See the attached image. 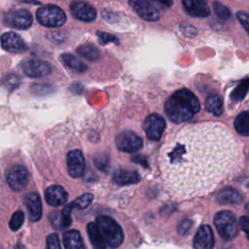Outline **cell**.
<instances>
[{
	"instance_id": "1",
	"label": "cell",
	"mask_w": 249,
	"mask_h": 249,
	"mask_svg": "<svg viewBox=\"0 0 249 249\" xmlns=\"http://www.w3.org/2000/svg\"><path fill=\"white\" fill-rule=\"evenodd\" d=\"M239 144L219 123L186 126L162 146L160 168L167 190L190 197L213 190L235 166Z\"/></svg>"
},
{
	"instance_id": "2",
	"label": "cell",
	"mask_w": 249,
	"mask_h": 249,
	"mask_svg": "<svg viewBox=\"0 0 249 249\" xmlns=\"http://www.w3.org/2000/svg\"><path fill=\"white\" fill-rule=\"evenodd\" d=\"M200 109V104L196 96L187 89H181L172 93L164 104V111L168 119L181 124L192 119Z\"/></svg>"
},
{
	"instance_id": "3",
	"label": "cell",
	"mask_w": 249,
	"mask_h": 249,
	"mask_svg": "<svg viewBox=\"0 0 249 249\" xmlns=\"http://www.w3.org/2000/svg\"><path fill=\"white\" fill-rule=\"evenodd\" d=\"M95 224L99 229L103 238L105 239L107 245L112 248H118L124 240V232L120 225L109 216H98L96 218Z\"/></svg>"
},
{
	"instance_id": "4",
	"label": "cell",
	"mask_w": 249,
	"mask_h": 249,
	"mask_svg": "<svg viewBox=\"0 0 249 249\" xmlns=\"http://www.w3.org/2000/svg\"><path fill=\"white\" fill-rule=\"evenodd\" d=\"M214 225L219 235L225 240H231L237 234V222L234 214L228 210L218 212L214 216Z\"/></svg>"
},
{
	"instance_id": "5",
	"label": "cell",
	"mask_w": 249,
	"mask_h": 249,
	"mask_svg": "<svg viewBox=\"0 0 249 249\" xmlns=\"http://www.w3.org/2000/svg\"><path fill=\"white\" fill-rule=\"evenodd\" d=\"M36 18L39 23L47 27H59L66 21L65 13L58 6L53 4L39 8L36 12Z\"/></svg>"
},
{
	"instance_id": "6",
	"label": "cell",
	"mask_w": 249,
	"mask_h": 249,
	"mask_svg": "<svg viewBox=\"0 0 249 249\" xmlns=\"http://www.w3.org/2000/svg\"><path fill=\"white\" fill-rule=\"evenodd\" d=\"M132 5L134 11L138 14L140 18L148 21H155L161 18L163 14V8L160 1H131L129 2Z\"/></svg>"
},
{
	"instance_id": "7",
	"label": "cell",
	"mask_w": 249,
	"mask_h": 249,
	"mask_svg": "<svg viewBox=\"0 0 249 249\" xmlns=\"http://www.w3.org/2000/svg\"><path fill=\"white\" fill-rule=\"evenodd\" d=\"M116 145L120 151L134 153L142 147L143 141L140 136L132 131H123L117 135Z\"/></svg>"
},
{
	"instance_id": "8",
	"label": "cell",
	"mask_w": 249,
	"mask_h": 249,
	"mask_svg": "<svg viewBox=\"0 0 249 249\" xmlns=\"http://www.w3.org/2000/svg\"><path fill=\"white\" fill-rule=\"evenodd\" d=\"M143 128L149 139L158 141L165 128V120L159 114L149 115L144 122Z\"/></svg>"
},
{
	"instance_id": "9",
	"label": "cell",
	"mask_w": 249,
	"mask_h": 249,
	"mask_svg": "<svg viewBox=\"0 0 249 249\" xmlns=\"http://www.w3.org/2000/svg\"><path fill=\"white\" fill-rule=\"evenodd\" d=\"M7 183L14 191H21L28 182V172L22 165L12 166L6 174Z\"/></svg>"
},
{
	"instance_id": "10",
	"label": "cell",
	"mask_w": 249,
	"mask_h": 249,
	"mask_svg": "<svg viewBox=\"0 0 249 249\" xmlns=\"http://www.w3.org/2000/svg\"><path fill=\"white\" fill-rule=\"evenodd\" d=\"M21 70L28 77L39 78L49 75L52 72V66L44 60L27 59L21 63Z\"/></svg>"
},
{
	"instance_id": "11",
	"label": "cell",
	"mask_w": 249,
	"mask_h": 249,
	"mask_svg": "<svg viewBox=\"0 0 249 249\" xmlns=\"http://www.w3.org/2000/svg\"><path fill=\"white\" fill-rule=\"evenodd\" d=\"M68 173L73 178L81 177L84 174L86 162L83 153L80 150H72L66 156Z\"/></svg>"
},
{
	"instance_id": "12",
	"label": "cell",
	"mask_w": 249,
	"mask_h": 249,
	"mask_svg": "<svg viewBox=\"0 0 249 249\" xmlns=\"http://www.w3.org/2000/svg\"><path fill=\"white\" fill-rule=\"evenodd\" d=\"M5 21L8 25L18 29H27L32 24L31 14L23 9L10 12L5 17Z\"/></svg>"
},
{
	"instance_id": "13",
	"label": "cell",
	"mask_w": 249,
	"mask_h": 249,
	"mask_svg": "<svg viewBox=\"0 0 249 249\" xmlns=\"http://www.w3.org/2000/svg\"><path fill=\"white\" fill-rule=\"evenodd\" d=\"M70 11L73 17L82 21H92L96 18V10L87 2L74 1L70 4Z\"/></svg>"
},
{
	"instance_id": "14",
	"label": "cell",
	"mask_w": 249,
	"mask_h": 249,
	"mask_svg": "<svg viewBox=\"0 0 249 249\" xmlns=\"http://www.w3.org/2000/svg\"><path fill=\"white\" fill-rule=\"evenodd\" d=\"M214 235L210 226L202 225L196 231L194 237L195 249H213L214 247Z\"/></svg>"
},
{
	"instance_id": "15",
	"label": "cell",
	"mask_w": 249,
	"mask_h": 249,
	"mask_svg": "<svg viewBox=\"0 0 249 249\" xmlns=\"http://www.w3.org/2000/svg\"><path fill=\"white\" fill-rule=\"evenodd\" d=\"M24 205L28 211L29 219L32 222H37L42 217V202L40 196L37 193H28L23 197Z\"/></svg>"
},
{
	"instance_id": "16",
	"label": "cell",
	"mask_w": 249,
	"mask_h": 249,
	"mask_svg": "<svg viewBox=\"0 0 249 249\" xmlns=\"http://www.w3.org/2000/svg\"><path fill=\"white\" fill-rule=\"evenodd\" d=\"M71 204H67L63 207L61 211H53L50 213L49 219L52 224V226L57 230H63L67 229L71 223V211H72Z\"/></svg>"
},
{
	"instance_id": "17",
	"label": "cell",
	"mask_w": 249,
	"mask_h": 249,
	"mask_svg": "<svg viewBox=\"0 0 249 249\" xmlns=\"http://www.w3.org/2000/svg\"><path fill=\"white\" fill-rule=\"evenodd\" d=\"M2 47L11 53H21L26 50V45L22 38L15 32H6L2 34L1 38Z\"/></svg>"
},
{
	"instance_id": "18",
	"label": "cell",
	"mask_w": 249,
	"mask_h": 249,
	"mask_svg": "<svg viewBox=\"0 0 249 249\" xmlns=\"http://www.w3.org/2000/svg\"><path fill=\"white\" fill-rule=\"evenodd\" d=\"M45 198L48 204L57 207L64 204L68 198L67 192L58 185L51 186L46 190Z\"/></svg>"
},
{
	"instance_id": "19",
	"label": "cell",
	"mask_w": 249,
	"mask_h": 249,
	"mask_svg": "<svg viewBox=\"0 0 249 249\" xmlns=\"http://www.w3.org/2000/svg\"><path fill=\"white\" fill-rule=\"evenodd\" d=\"M185 11L195 18H205L210 15V9L204 1L184 0L182 1Z\"/></svg>"
},
{
	"instance_id": "20",
	"label": "cell",
	"mask_w": 249,
	"mask_h": 249,
	"mask_svg": "<svg viewBox=\"0 0 249 249\" xmlns=\"http://www.w3.org/2000/svg\"><path fill=\"white\" fill-rule=\"evenodd\" d=\"M140 175L133 170L117 169L113 174V180L116 184L124 186L130 184H136L140 181Z\"/></svg>"
},
{
	"instance_id": "21",
	"label": "cell",
	"mask_w": 249,
	"mask_h": 249,
	"mask_svg": "<svg viewBox=\"0 0 249 249\" xmlns=\"http://www.w3.org/2000/svg\"><path fill=\"white\" fill-rule=\"evenodd\" d=\"M216 200L220 204H237L242 201V196L233 188H225L216 196Z\"/></svg>"
},
{
	"instance_id": "22",
	"label": "cell",
	"mask_w": 249,
	"mask_h": 249,
	"mask_svg": "<svg viewBox=\"0 0 249 249\" xmlns=\"http://www.w3.org/2000/svg\"><path fill=\"white\" fill-rule=\"evenodd\" d=\"M62 241L65 249H86L81 233L76 230H70L63 233Z\"/></svg>"
},
{
	"instance_id": "23",
	"label": "cell",
	"mask_w": 249,
	"mask_h": 249,
	"mask_svg": "<svg viewBox=\"0 0 249 249\" xmlns=\"http://www.w3.org/2000/svg\"><path fill=\"white\" fill-rule=\"evenodd\" d=\"M88 234L92 246L95 249H106L108 247L95 222H91L88 225Z\"/></svg>"
},
{
	"instance_id": "24",
	"label": "cell",
	"mask_w": 249,
	"mask_h": 249,
	"mask_svg": "<svg viewBox=\"0 0 249 249\" xmlns=\"http://www.w3.org/2000/svg\"><path fill=\"white\" fill-rule=\"evenodd\" d=\"M205 108L206 110L211 113L214 116H220L223 112V103H222V99L221 97L216 94H210L205 101Z\"/></svg>"
},
{
	"instance_id": "25",
	"label": "cell",
	"mask_w": 249,
	"mask_h": 249,
	"mask_svg": "<svg viewBox=\"0 0 249 249\" xmlns=\"http://www.w3.org/2000/svg\"><path fill=\"white\" fill-rule=\"evenodd\" d=\"M233 125L238 134L249 136V111L240 113L235 118Z\"/></svg>"
},
{
	"instance_id": "26",
	"label": "cell",
	"mask_w": 249,
	"mask_h": 249,
	"mask_svg": "<svg viewBox=\"0 0 249 249\" xmlns=\"http://www.w3.org/2000/svg\"><path fill=\"white\" fill-rule=\"evenodd\" d=\"M61 59L68 68L76 72H85L88 69V66L84 62L71 53H63L61 55Z\"/></svg>"
},
{
	"instance_id": "27",
	"label": "cell",
	"mask_w": 249,
	"mask_h": 249,
	"mask_svg": "<svg viewBox=\"0 0 249 249\" xmlns=\"http://www.w3.org/2000/svg\"><path fill=\"white\" fill-rule=\"evenodd\" d=\"M77 53L88 60H96L100 56L99 50L91 44H84L77 48Z\"/></svg>"
},
{
	"instance_id": "28",
	"label": "cell",
	"mask_w": 249,
	"mask_h": 249,
	"mask_svg": "<svg viewBox=\"0 0 249 249\" xmlns=\"http://www.w3.org/2000/svg\"><path fill=\"white\" fill-rule=\"evenodd\" d=\"M248 90H249V78L239 82L236 88L232 90L231 94V98L234 101H240L244 98Z\"/></svg>"
},
{
	"instance_id": "29",
	"label": "cell",
	"mask_w": 249,
	"mask_h": 249,
	"mask_svg": "<svg viewBox=\"0 0 249 249\" xmlns=\"http://www.w3.org/2000/svg\"><path fill=\"white\" fill-rule=\"evenodd\" d=\"M93 199V196L89 193H86L84 195H82L81 196H79L78 198H76L73 202H71V206L73 208H78V209H85L87 208L92 201Z\"/></svg>"
},
{
	"instance_id": "30",
	"label": "cell",
	"mask_w": 249,
	"mask_h": 249,
	"mask_svg": "<svg viewBox=\"0 0 249 249\" xmlns=\"http://www.w3.org/2000/svg\"><path fill=\"white\" fill-rule=\"evenodd\" d=\"M23 221H24V214H23V212L21 210H18L11 217L10 222H9V227H10V229L12 231H16L20 229V227L23 224Z\"/></svg>"
},
{
	"instance_id": "31",
	"label": "cell",
	"mask_w": 249,
	"mask_h": 249,
	"mask_svg": "<svg viewBox=\"0 0 249 249\" xmlns=\"http://www.w3.org/2000/svg\"><path fill=\"white\" fill-rule=\"evenodd\" d=\"M213 7H214L215 14L218 16L219 18L228 19L229 18H231V12L229 11V9L226 6L222 5L219 2H214Z\"/></svg>"
},
{
	"instance_id": "32",
	"label": "cell",
	"mask_w": 249,
	"mask_h": 249,
	"mask_svg": "<svg viewBox=\"0 0 249 249\" xmlns=\"http://www.w3.org/2000/svg\"><path fill=\"white\" fill-rule=\"evenodd\" d=\"M46 243H47V249H61L59 238L56 233L49 234L47 236Z\"/></svg>"
},
{
	"instance_id": "33",
	"label": "cell",
	"mask_w": 249,
	"mask_h": 249,
	"mask_svg": "<svg viewBox=\"0 0 249 249\" xmlns=\"http://www.w3.org/2000/svg\"><path fill=\"white\" fill-rule=\"evenodd\" d=\"M96 35L98 36V40H99V43L102 44V45H105L109 42H115L116 44H118V39L111 35V34H108V33H105V32H102V31H97L96 32Z\"/></svg>"
},
{
	"instance_id": "34",
	"label": "cell",
	"mask_w": 249,
	"mask_h": 249,
	"mask_svg": "<svg viewBox=\"0 0 249 249\" xmlns=\"http://www.w3.org/2000/svg\"><path fill=\"white\" fill-rule=\"evenodd\" d=\"M94 162L95 165L98 169L102 170V171H107L108 167H109V161H108V158L106 156H97L94 159Z\"/></svg>"
},
{
	"instance_id": "35",
	"label": "cell",
	"mask_w": 249,
	"mask_h": 249,
	"mask_svg": "<svg viewBox=\"0 0 249 249\" xmlns=\"http://www.w3.org/2000/svg\"><path fill=\"white\" fill-rule=\"evenodd\" d=\"M236 18L240 21L242 26L245 28L247 33L249 34V15L240 11L236 13Z\"/></svg>"
},
{
	"instance_id": "36",
	"label": "cell",
	"mask_w": 249,
	"mask_h": 249,
	"mask_svg": "<svg viewBox=\"0 0 249 249\" xmlns=\"http://www.w3.org/2000/svg\"><path fill=\"white\" fill-rule=\"evenodd\" d=\"M192 226H193V222L191 220H184L178 226V232L181 235H185L189 233L190 230L192 229Z\"/></svg>"
},
{
	"instance_id": "37",
	"label": "cell",
	"mask_w": 249,
	"mask_h": 249,
	"mask_svg": "<svg viewBox=\"0 0 249 249\" xmlns=\"http://www.w3.org/2000/svg\"><path fill=\"white\" fill-rule=\"evenodd\" d=\"M5 85L9 89H16L19 85V78L17 75H9L6 78V83Z\"/></svg>"
},
{
	"instance_id": "38",
	"label": "cell",
	"mask_w": 249,
	"mask_h": 249,
	"mask_svg": "<svg viewBox=\"0 0 249 249\" xmlns=\"http://www.w3.org/2000/svg\"><path fill=\"white\" fill-rule=\"evenodd\" d=\"M239 225L241 230L246 233V236L249 239V217L241 216L239 218Z\"/></svg>"
},
{
	"instance_id": "39",
	"label": "cell",
	"mask_w": 249,
	"mask_h": 249,
	"mask_svg": "<svg viewBox=\"0 0 249 249\" xmlns=\"http://www.w3.org/2000/svg\"><path fill=\"white\" fill-rule=\"evenodd\" d=\"M132 160H133V161H136V162H141L140 164H142V165H145L146 167L148 166V164H147V161L145 160V159H144L142 156L133 157V158H132Z\"/></svg>"
},
{
	"instance_id": "40",
	"label": "cell",
	"mask_w": 249,
	"mask_h": 249,
	"mask_svg": "<svg viewBox=\"0 0 249 249\" xmlns=\"http://www.w3.org/2000/svg\"><path fill=\"white\" fill-rule=\"evenodd\" d=\"M15 249H25V248H24V246H23L22 244H19V243H18V244L16 245Z\"/></svg>"
},
{
	"instance_id": "41",
	"label": "cell",
	"mask_w": 249,
	"mask_h": 249,
	"mask_svg": "<svg viewBox=\"0 0 249 249\" xmlns=\"http://www.w3.org/2000/svg\"><path fill=\"white\" fill-rule=\"evenodd\" d=\"M246 209H247V211L249 212V203H247V204H246Z\"/></svg>"
}]
</instances>
